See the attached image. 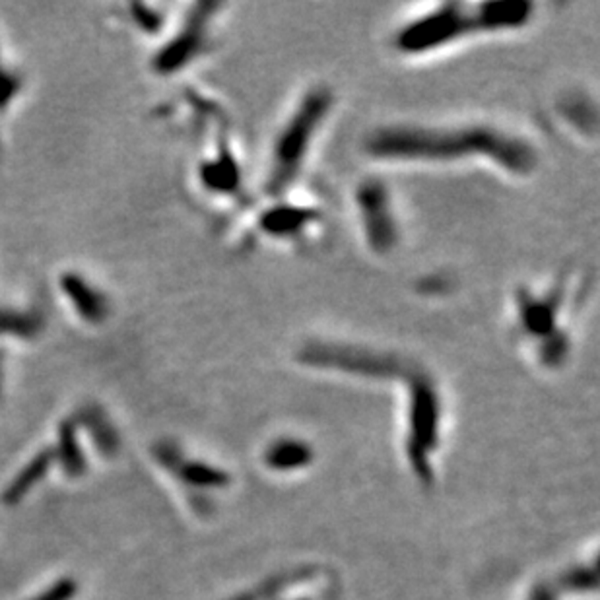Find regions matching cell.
<instances>
[{"label": "cell", "mask_w": 600, "mask_h": 600, "mask_svg": "<svg viewBox=\"0 0 600 600\" xmlns=\"http://www.w3.org/2000/svg\"><path fill=\"white\" fill-rule=\"evenodd\" d=\"M366 152L400 163L484 161L515 178L533 173L538 163V152L525 136L490 125L381 126L368 136Z\"/></svg>", "instance_id": "6da1fadb"}, {"label": "cell", "mask_w": 600, "mask_h": 600, "mask_svg": "<svg viewBox=\"0 0 600 600\" xmlns=\"http://www.w3.org/2000/svg\"><path fill=\"white\" fill-rule=\"evenodd\" d=\"M333 105L335 93L326 86L309 88L300 98L270 148L265 178L266 195L273 198L282 196L298 179L317 135L321 133L325 121L333 111Z\"/></svg>", "instance_id": "7a4b0ae2"}, {"label": "cell", "mask_w": 600, "mask_h": 600, "mask_svg": "<svg viewBox=\"0 0 600 600\" xmlns=\"http://www.w3.org/2000/svg\"><path fill=\"white\" fill-rule=\"evenodd\" d=\"M474 4L447 3L408 20L393 33V49L404 57H422L447 49L478 35Z\"/></svg>", "instance_id": "3957f363"}, {"label": "cell", "mask_w": 600, "mask_h": 600, "mask_svg": "<svg viewBox=\"0 0 600 600\" xmlns=\"http://www.w3.org/2000/svg\"><path fill=\"white\" fill-rule=\"evenodd\" d=\"M298 360L308 368L336 370L366 379L406 378V373L412 370L410 363L400 356L366 346L326 343V340L303 344L298 352Z\"/></svg>", "instance_id": "277c9868"}, {"label": "cell", "mask_w": 600, "mask_h": 600, "mask_svg": "<svg viewBox=\"0 0 600 600\" xmlns=\"http://www.w3.org/2000/svg\"><path fill=\"white\" fill-rule=\"evenodd\" d=\"M561 286L550 288L543 293H533L526 288L517 291V326L528 336L540 340V356L550 363H558L568 352V338L560 331V313L563 303Z\"/></svg>", "instance_id": "5b68a950"}, {"label": "cell", "mask_w": 600, "mask_h": 600, "mask_svg": "<svg viewBox=\"0 0 600 600\" xmlns=\"http://www.w3.org/2000/svg\"><path fill=\"white\" fill-rule=\"evenodd\" d=\"M358 214L370 249L389 255L398 243V222L387 185L381 181H363L356 193Z\"/></svg>", "instance_id": "8992f818"}, {"label": "cell", "mask_w": 600, "mask_h": 600, "mask_svg": "<svg viewBox=\"0 0 600 600\" xmlns=\"http://www.w3.org/2000/svg\"><path fill=\"white\" fill-rule=\"evenodd\" d=\"M218 8L220 4L214 3H198L193 6L189 18L185 22V28L156 55L154 66L158 73H178L204 49L206 28Z\"/></svg>", "instance_id": "52a82bcc"}, {"label": "cell", "mask_w": 600, "mask_h": 600, "mask_svg": "<svg viewBox=\"0 0 600 600\" xmlns=\"http://www.w3.org/2000/svg\"><path fill=\"white\" fill-rule=\"evenodd\" d=\"M321 222V212L296 203H274L258 216V230L268 238L282 241L303 239Z\"/></svg>", "instance_id": "ba28073f"}, {"label": "cell", "mask_w": 600, "mask_h": 600, "mask_svg": "<svg viewBox=\"0 0 600 600\" xmlns=\"http://www.w3.org/2000/svg\"><path fill=\"white\" fill-rule=\"evenodd\" d=\"M474 8L480 33H505L526 28L535 14V4L526 0H488L474 4Z\"/></svg>", "instance_id": "9c48e42d"}, {"label": "cell", "mask_w": 600, "mask_h": 600, "mask_svg": "<svg viewBox=\"0 0 600 600\" xmlns=\"http://www.w3.org/2000/svg\"><path fill=\"white\" fill-rule=\"evenodd\" d=\"M61 288L66 298L73 301L78 315L88 323H101L108 317L109 305L98 290H93L88 282L76 273H66L61 278Z\"/></svg>", "instance_id": "30bf717a"}, {"label": "cell", "mask_w": 600, "mask_h": 600, "mask_svg": "<svg viewBox=\"0 0 600 600\" xmlns=\"http://www.w3.org/2000/svg\"><path fill=\"white\" fill-rule=\"evenodd\" d=\"M200 181L208 191L231 195L239 189L241 173L239 166L235 161L230 146H220L218 156L214 160L204 161L200 166Z\"/></svg>", "instance_id": "8fae6325"}, {"label": "cell", "mask_w": 600, "mask_h": 600, "mask_svg": "<svg viewBox=\"0 0 600 600\" xmlns=\"http://www.w3.org/2000/svg\"><path fill=\"white\" fill-rule=\"evenodd\" d=\"M53 458H55V453L51 449H43L41 453L35 455L28 463V466H23L20 470V474L14 478V482H12L8 490L4 491V498H3L4 503L16 505L23 496H26V493L33 488L35 482L47 474V470H49Z\"/></svg>", "instance_id": "7c38bea8"}, {"label": "cell", "mask_w": 600, "mask_h": 600, "mask_svg": "<svg viewBox=\"0 0 600 600\" xmlns=\"http://www.w3.org/2000/svg\"><path fill=\"white\" fill-rule=\"evenodd\" d=\"M57 455L58 458H61V465L68 476H80L86 473V461H84V455H82L78 439H76L74 422L66 420L61 423V428H58Z\"/></svg>", "instance_id": "4fadbf2b"}, {"label": "cell", "mask_w": 600, "mask_h": 600, "mask_svg": "<svg viewBox=\"0 0 600 600\" xmlns=\"http://www.w3.org/2000/svg\"><path fill=\"white\" fill-rule=\"evenodd\" d=\"M80 420L86 423V428H90L91 438L96 441L98 449L101 455H115L117 449H119V438L113 430L111 423L105 418L103 412L96 406H86L80 412Z\"/></svg>", "instance_id": "5bb4252c"}, {"label": "cell", "mask_w": 600, "mask_h": 600, "mask_svg": "<svg viewBox=\"0 0 600 600\" xmlns=\"http://www.w3.org/2000/svg\"><path fill=\"white\" fill-rule=\"evenodd\" d=\"M43 319L35 311L0 309V335L18 338H33L41 333Z\"/></svg>", "instance_id": "9a60e30c"}, {"label": "cell", "mask_w": 600, "mask_h": 600, "mask_svg": "<svg viewBox=\"0 0 600 600\" xmlns=\"http://www.w3.org/2000/svg\"><path fill=\"white\" fill-rule=\"evenodd\" d=\"M308 457H309L308 447H303L300 443H282L276 447V449H273V453H270V463L282 465V466L298 465L305 461Z\"/></svg>", "instance_id": "2e32d148"}, {"label": "cell", "mask_w": 600, "mask_h": 600, "mask_svg": "<svg viewBox=\"0 0 600 600\" xmlns=\"http://www.w3.org/2000/svg\"><path fill=\"white\" fill-rule=\"evenodd\" d=\"M179 474L189 480L191 484H220L223 480V476L216 470H212L204 465H195V463H183L181 466H178Z\"/></svg>", "instance_id": "e0dca14e"}, {"label": "cell", "mask_w": 600, "mask_h": 600, "mask_svg": "<svg viewBox=\"0 0 600 600\" xmlns=\"http://www.w3.org/2000/svg\"><path fill=\"white\" fill-rule=\"evenodd\" d=\"M133 18L138 23L140 28H143L146 33H156L161 26H163V18L160 12H156L154 8H150L148 4H133Z\"/></svg>", "instance_id": "ac0fdd59"}, {"label": "cell", "mask_w": 600, "mask_h": 600, "mask_svg": "<svg viewBox=\"0 0 600 600\" xmlns=\"http://www.w3.org/2000/svg\"><path fill=\"white\" fill-rule=\"evenodd\" d=\"M22 86L20 76L12 73H0V109H4L6 105L16 96Z\"/></svg>", "instance_id": "d6986e66"}, {"label": "cell", "mask_w": 600, "mask_h": 600, "mask_svg": "<svg viewBox=\"0 0 600 600\" xmlns=\"http://www.w3.org/2000/svg\"><path fill=\"white\" fill-rule=\"evenodd\" d=\"M76 595V583L73 579H63L55 583L49 591L39 595L35 600H70Z\"/></svg>", "instance_id": "ffe728a7"}, {"label": "cell", "mask_w": 600, "mask_h": 600, "mask_svg": "<svg viewBox=\"0 0 600 600\" xmlns=\"http://www.w3.org/2000/svg\"><path fill=\"white\" fill-rule=\"evenodd\" d=\"M0 393H3V354H0Z\"/></svg>", "instance_id": "44dd1931"}]
</instances>
